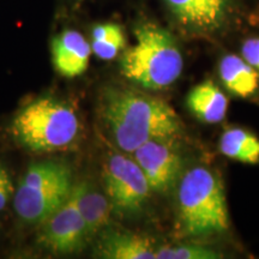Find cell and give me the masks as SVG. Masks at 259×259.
<instances>
[{"instance_id":"obj_2","label":"cell","mask_w":259,"mask_h":259,"mask_svg":"<svg viewBox=\"0 0 259 259\" xmlns=\"http://www.w3.org/2000/svg\"><path fill=\"white\" fill-rule=\"evenodd\" d=\"M135 35V45L121 56L122 76L150 90L176 83L183 72L184 59L174 37L153 23L139 25Z\"/></svg>"},{"instance_id":"obj_5","label":"cell","mask_w":259,"mask_h":259,"mask_svg":"<svg viewBox=\"0 0 259 259\" xmlns=\"http://www.w3.org/2000/svg\"><path fill=\"white\" fill-rule=\"evenodd\" d=\"M72 173L61 162L31 164L14 196L17 215L28 223L40 225L66 202L72 191Z\"/></svg>"},{"instance_id":"obj_4","label":"cell","mask_w":259,"mask_h":259,"mask_svg":"<svg viewBox=\"0 0 259 259\" xmlns=\"http://www.w3.org/2000/svg\"><path fill=\"white\" fill-rule=\"evenodd\" d=\"M178 206L181 227L191 236L218 234L229 228L222 181L208 168L186 171L178 189Z\"/></svg>"},{"instance_id":"obj_18","label":"cell","mask_w":259,"mask_h":259,"mask_svg":"<svg viewBox=\"0 0 259 259\" xmlns=\"http://www.w3.org/2000/svg\"><path fill=\"white\" fill-rule=\"evenodd\" d=\"M241 54L246 63L259 72V37L247 38L242 45Z\"/></svg>"},{"instance_id":"obj_9","label":"cell","mask_w":259,"mask_h":259,"mask_svg":"<svg viewBox=\"0 0 259 259\" xmlns=\"http://www.w3.org/2000/svg\"><path fill=\"white\" fill-rule=\"evenodd\" d=\"M181 27L199 34H211L226 24L231 0H164Z\"/></svg>"},{"instance_id":"obj_3","label":"cell","mask_w":259,"mask_h":259,"mask_svg":"<svg viewBox=\"0 0 259 259\" xmlns=\"http://www.w3.org/2000/svg\"><path fill=\"white\" fill-rule=\"evenodd\" d=\"M16 142L35 153L65 150L79 134V120L72 107L52 97L28 103L10 125Z\"/></svg>"},{"instance_id":"obj_11","label":"cell","mask_w":259,"mask_h":259,"mask_svg":"<svg viewBox=\"0 0 259 259\" xmlns=\"http://www.w3.org/2000/svg\"><path fill=\"white\" fill-rule=\"evenodd\" d=\"M96 254L106 259H155L156 251L147 236L127 231H106L96 246Z\"/></svg>"},{"instance_id":"obj_6","label":"cell","mask_w":259,"mask_h":259,"mask_svg":"<svg viewBox=\"0 0 259 259\" xmlns=\"http://www.w3.org/2000/svg\"><path fill=\"white\" fill-rule=\"evenodd\" d=\"M106 196L112 210L120 215H135L147 202L150 186L134 158L112 154L103 167Z\"/></svg>"},{"instance_id":"obj_19","label":"cell","mask_w":259,"mask_h":259,"mask_svg":"<svg viewBox=\"0 0 259 259\" xmlns=\"http://www.w3.org/2000/svg\"><path fill=\"white\" fill-rule=\"evenodd\" d=\"M14 197V185L6 168L0 163V210H3Z\"/></svg>"},{"instance_id":"obj_17","label":"cell","mask_w":259,"mask_h":259,"mask_svg":"<svg viewBox=\"0 0 259 259\" xmlns=\"http://www.w3.org/2000/svg\"><path fill=\"white\" fill-rule=\"evenodd\" d=\"M158 259H218L222 255L219 252L206 247L183 245L177 247H162L156 250Z\"/></svg>"},{"instance_id":"obj_8","label":"cell","mask_w":259,"mask_h":259,"mask_svg":"<svg viewBox=\"0 0 259 259\" xmlns=\"http://www.w3.org/2000/svg\"><path fill=\"white\" fill-rule=\"evenodd\" d=\"M173 138H153L132 153L134 160L147 177L150 189L156 192H166L176 185L183 169L181 156Z\"/></svg>"},{"instance_id":"obj_13","label":"cell","mask_w":259,"mask_h":259,"mask_svg":"<svg viewBox=\"0 0 259 259\" xmlns=\"http://www.w3.org/2000/svg\"><path fill=\"white\" fill-rule=\"evenodd\" d=\"M187 106L200 121L208 124L221 122L228 109V99L211 80L200 83L187 96Z\"/></svg>"},{"instance_id":"obj_10","label":"cell","mask_w":259,"mask_h":259,"mask_svg":"<svg viewBox=\"0 0 259 259\" xmlns=\"http://www.w3.org/2000/svg\"><path fill=\"white\" fill-rule=\"evenodd\" d=\"M92 46L80 32L65 30L52 41L54 69L67 78L80 76L89 66Z\"/></svg>"},{"instance_id":"obj_16","label":"cell","mask_w":259,"mask_h":259,"mask_svg":"<svg viewBox=\"0 0 259 259\" xmlns=\"http://www.w3.org/2000/svg\"><path fill=\"white\" fill-rule=\"evenodd\" d=\"M92 52L101 60H112L125 46L124 31L115 23L99 24L93 29Z\"/></svg>"},{"instance_id":"obj_7","label":"cell","mask_w":259,"mask_h":259,"mask_svg":"<svg viewBox=\"0 0 259 259\" xmlns=\"http://www.w3.org/2000/svg\"><path fill=\"white\" fill-rule=\"evenodd\" d=\"M90 238L85 222L71 196L63 205L40 223L37 241L57 254L78 252Z\"/></svg>"},{"instance_id":"obj_1","label":"cell","mask_w":259,"mask_h":259,"mask_svg":"<svg viewBox=\"0 0 259 259\" xmlns=\"http://www.w3.org/2000/svg\"><path fill=\"white\" fill-rule=\"evenodd\" d=\"M101 115L116 145L127 153H134L153 138L176 137L183 130L180 119L169 105L132 90H106Z\"/></svg>"},{"instance_id":"obj_12","label":"cell","mask_w":259,"mask_h":259,"mask_svg":"<svg viewBox=\"0 0 259 259\" xmlns=\"http://www.w3.org/2000/svg\"><path fill=\"white\" fill-rule=\"evenodd\" d=\"M70 196L85 222L90 236L102 231L109 221L112 210L108 198L88 181L74 184Z\"/></svg>"},{"instance_id":"obj_14","label":"cell","mask_w":259,"mask_h":259,"mask_svg":"<svg viewBox=\"0 0 259 259\" xmlns=\"http://www.w3.org/2000/svg\"><path fill=\"white\" fill-rule=\"evenodd\" d=\"M220 77L226 88L239 97H251L259 88V74L244 58L234 54L223 57L219 67Z\"/></svg>"},{"instance_id":"obj_15","label":"cell","mask_w":259,"mask_h":259,"mask_svg":"<svg viewBox=\"0 0 259 259\" xmlns=\"http://www.w3.org/2000/svg\"><path fill=\"white\" fill-rule=\"evenodd\" d=\"M220 151L232 160L259 163V139L242 128H229L222 135Z\"/></svg>"}]
</instances>
